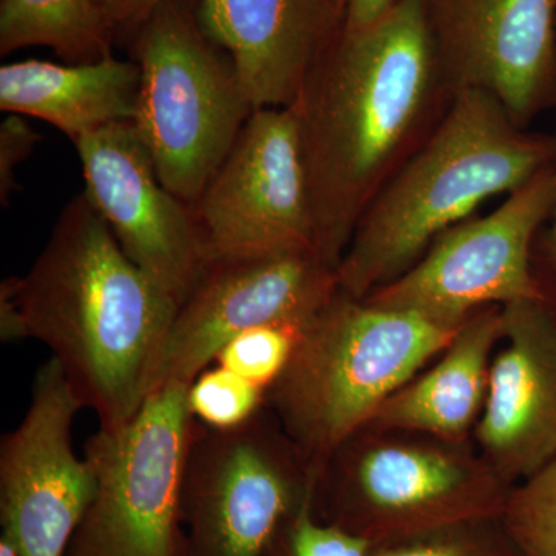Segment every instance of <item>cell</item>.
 Wrapping results in <instances>:
<instances>
[{
  "mask_svg": "<svg viewBox=\"0 0 556 556\" xmlns=\"http://www.w3.org/2000/svg\"><path fill=\"white\" fill-rule=\"evenodd\" d=\"M533 270L543 289L544 298L556 309V189L551 217L538 233L535 247H533Z\"/></svg>",
  "mask_w": 556,
  "mask_h": 556,
  "instance_id": "26",
  "label": "cell"
},
{
  "mask_svg": "<svg viewBox=\"0 0 556 556\" xmlns=\"http://www.w3.org/2000/svg\"><path fill=\"white\" fill-rule=\"evenodd\" d=\"M141 83L135 61L110 56L89 64L28 60L0 68V109L46 121L73 142L134 121Z\"/></svg>",
  "mask_w": 556,
  "mask_h": 556,
  "instance_id": "18",
  "label": "cell"
},
{
  "mask_svg": "<svg viewBox=\"0 0 556 556\" xmlns=\"http://www.w3.org/2000/svg\"><path fill=\"white\" fill-rule=\"evenodd\" d=\"M0 556H20L13 544L10 543L9 538L0 535Z\"/></svg>",
  "mask_w": 556,
  "mask_h": 556,
  "instance_id": "29",
  "label": "cell"
},
{
  "mask_svg": "<svg viewBox=\"0 0 556 556\" xmlns=\"http://www.w3.org/2000/svg\"><path fill=\"white\" fill-rule=\"evenodd\" d=\"M80 409L50 357L33 378L20 426L0 442V525L20 556H64L93 497V471L73 447Z\"/></svg>",
  "mask_w": 556,
  "mask_h": 556,
  "instance_id": "12",
  "label": "cell"
},
{
  "mask_svg": "<svg viewBox=\"0 0 556 556\" xmlns=\"http://www.w3.org/2000/svg\"><path fill=\"white\" fill-rule=\"evenodd\" d=\"M379 442L361 431L329 457L316 481L334 521L372 541L376 530L427 535L500 511L510 485L484 459L459 450ZM375 544V543H372Z\"/></svg>",
  "mask_w": 556,
  "mask_h": 556,
  "instance_id": "8",
  "label": "cell"
},
{
  "mask_svg": "<svg viewBox=\"0 0 556 556\" xmlns=\"http://www.w3.org/2000/svg\"><path fill=\"white\" fill-rule=\"evenodd\" d=\"M188 405L197 422L218 430L243 426L266 405V390L223 367L206 368L189 386Z\"/></svg>",
  "mask_w": 556,
  "mask_h": 556,
  "instance_id": "21",
  "label": "cell"
},
{
  "mask_svg": "<svg viewBox=\"0 0 556 556\" xmlns=\"http://www.w3.org/2000/svg\"><path fill=\"white\" fill-rule=\"evenodd\" d=\"M396 2L397 0H332L342 21V28L346 30L367 27Z\"/></svg>",
  "mask_w": 556,
  "mask_h": 556,
  "instance_id": "27",
  "label": "cell"
},
{
  "mask_svg": "<svg viewBox=\"0 0 556 556\" xmlns=\"http://www.w3.org/2000/svg\"><path fill=\"white\" fill-rule=\"evenodd\" d=\"M338 291V268L316 249L208 260L172 321L152 393L189 387L230 339L248 329L306 327Z\"/></svg>",
  "mask_w": 556,
  "mask_h": 556,
  "instance_id": "10",
  "label": "cell"
},
{
  "mask_svg": "<svg viewBox=\"0 0 556 556\" xmlns=\"http://www.w3.org/2000/svg\"><path fill=\"white\" fill-rule=\"evenodd\" d=\"M195 212L208 258L317 251L299 121L292 105L252 112Z\"/></svg>",
  "mask_w": 556,
  "mask_h": 556,
  "instance_id": "11",
  "label": "cell"
},
{
  "mask_svg": "<svg viewBox=\"0 0 556 556\" xmlns=\"http://www.w3.org/2000/svg\"><path fill=\"white\" fill-rule=\"evenodd\" d=\"M115 25L97 0H0V54L47 47L70 64L112 54Z\"/></svg>",
  "mask_w": 556,
  "mask_h": 556,
  "instance_id": "19",
  "label": "cell"
},
{
  "mask_svg": "<svg viewBox=\"0 0 556 556\" xmlns=\"http://www.w3.org/2000/svg\"><path fill=\"white\" fill-rule=\"evenodd\" d=\"M303 328L263 325L248 329L222 348L215 364L268 391L287 368Z\"/></svg>",
  "mask_w": 556,
  "mask_h": 556,
  "instance_id": "22",
  "label": "cell"
},
{
  "mask_svg": "<svg viewBox=\"0 0 556 556\" xmlns=\"http://www.w3.org/2000/svg\"><path fill=\"white\" fill-rule=\"evenodd\" d=\"M555 159V137L519 127L484 91H459L358 219L338 266L340 291L365 299L396 280L484 201L515 192Z\"/></svg>",
  "mask_w": 556,
  "mask_h": 556,
  "instance_id": "3",
  "label": "cell"
},
{
  "mask_svg": "<svg viewBox=\"0 0 556 556\" xmlns=\"http://www.w3.org/2000/svg\"><path fill=\"white\" fill-rule=\"evenodd\" d=\"M457 93L495 98L519 127L556 109V0H427Z\"/></svg>",
  "mask_w": 556,
  "mask_h": 556,
  "instance_id": "14",
  "label": "cell"
},
{
  "mask_svg": "<svg viewBox=\"0 0 556 556\" xmlns=\"http://www.w3.org/2000/svg\"><path fill=\"white\" fill-rule=\"evenodd\" d=\"M188 386L153 391L127 422L86 444L94 493L64 556H188L182 478L193 417Z\"/></svg>",
  "mask_w": 556,
  "mask_h": 556,
  "instance_id": "6",
  "label": "cell"
},
{
  "mask_svg": "<svg viewBox=\"0 0 556 556\" xmlns=\"http://www.w3.org/2000/svg\"><path fill=\"white\" fill-rule=\"evenodd\" d=\"M97 2L115 28H138L163 0H97Z\"/></svg>",
  "mask_w": 556,
  "mask_h": 556,
  "instance_id": "28",
  "label": "cell"
},
{
  "mask_svg": "<svg viewBox=\"0 0 556 556\" xmlns=\"http://www.w3.org/2000/svg\"><path fill=\"white\" fill-rule=\"evenodd\" d=\"M427 0H397L367 27L340 28L292 108L317 251L338 268L358 219L426 144L455 101Z\"/></svg>",
  "mask_w": 556,
  "mask_h": 556,
  "instance_id": "1",
  "label": "cell"
},
{
  "mask_svg": "<svg viewBox=\"0 0 556 556\" xmlns=\"http://www.w3.org/2000/svg\"><path fill=\"white\" fill-rule=\"evenodd\" d=\"M39 139L21 115H10L0 126V200L3 206L9 204L11 192L16 188V167L30 156Z\"/></svg>",
  "mask_w": 556,
  "mask_h": 556,
  "instance_id": "25",
  "label": "cell"
},
{
  "mask_svg": "<svg viewBox=\"0 0 556 556\" xmlns=\"http://www.w3.org/2000/svg\"><path fill=\"white\" fill-rule=\"evenodd\" d=\"M555 164L485 217L468 218L438 237L424 257L365 300L460 328L489 306L543 300L533 247L555 203Z\"/></svg>",
  "mask_w": 556,
  "mask_h": 556,
  "instance_id": "9",
  "label": "cell"
},
{
  "mask_svg": "<svg viewBox=\"0 0 556 556\" xmlns=\"http://www.w3.org/2000/svg\"><path fill=\"white\" fill-rule=\"evenodd\" d=\"M201 30L228 54L252 109L289 108L342 28L332 0H197Z\"/></svg>",
  "mask_w": 556,
  "mask_h": 556,
  "instance_id": "16",
  "label": "cell"
},
{
  "mask_svg": "<svg viewBox=\"0 0 556 556\" xmlns=\"http://www.w3.org/2000/svg\"><path fill=\"white\" fill-rule=\"evenodd\" d=\"M75 146L87 200L127 257L181 305L211 260L195 207L161 182L134 121L93 131Z\"/></svg>",
  "mask_w": 556,
  "mask_h": 556,
  "instance_id": "13",
  "label": "cell"
},
{
  "mask_svg": "<svg viewBox=\"0 0 556 556\" xmlns=\"http://www.w3.org/2000/svg\"><path fill=\"white\" fill-rule=\"evenodd\" d=\"M371 556H510L484 538L452 529L439 530L394 546L372 548Z\"/></svg>",
  "mask_w": 556,
  "mask_h": 556,
  "instance_id": "24",
  "label": "cell"
},
{
  "mask_svg": "<svg viewBox=\"0 0 556 556\" xmlns=\"http://www.w3.org/2000/svg\"><path fill=\"white\" fill-rule=\"evenodd\" d=\"M503 338V306L478 311L437 364L388 399L364 430L426 433L447 444L463 441L484 409L490 356Z\"/></svg>",
  "mask_w": 556,
  "mask_h": 556,
  "instance_id": "17",
  "label": "cell"
},
{
  "mask_svg": "<svg viewBox=\"0 0 556 556\" xmlns=\"http://www.w3.org/2000/svg\"><path fill=\"white\" fill-rule=\"evenodd\" d=\"M459 329L336 292L266 391V405L316 481L329 457L441 356Z\"/></svg>",
  "mask_w": 556,
  "mask_h": 556,
  "instance_id": "4",
  "label": "cell"
},
{
  "mask_svg": "<svg viewBox=\"0 0 556 556\" xmlns=\"http://www.w3.org/2000/svg\"><path fill=\"white\" fill-rule=\"evenodd\" d=\"M5 283L25 339L49 348L100 426L135 416L178 303L127 257L86 193L62 211L31 269Z\"/></svg>",
  "mask_w": 556,
  "mask_h": 556,
  "instance_id": "2",
  "label": "cell"
},
{
  "mask_svg": "<svg viewBox=\"0 0 556 556\" xmlns=\"http://www.w3.org/2000/svg\"><path fill=\"white\" fill-rule=\"evenodd\" d=\"M316 479L268 407L236 428L193 419L182 522L188 556H262L314 495Z\"/></svg>",
  "mask_w": 556,
  "mask_h": 556,
  "instance_id": "7",
  "label": "cell"
},
{
  "mask_svg": "<svg viewBox=\"0 0 556 556\" xmlns=\"http://www.w3.org/2000/svg\"><path fill=\"white\" fill-rule=\"evenodd\" d=\"M270 546L281 556H371L375 548L368 538L317 521L314 495L289 518Z\"/></svg>",
  "mask_w": 556,
  "mask_h": 556,
  "instance_id": "23",
  "label": "cell"
},
{
  "mask_svg": "<svg viewBox=\"0 0 556 556\" xmlns=\"http://www.w3.org/2000/svg\"><path fill=\"white\" fill-rule=\"evenodd\" d=\"M503 518L519 555L556 556V457L508 490Z\"/></svg>",
  "mask_w": 556,
  "mask_h": 556,
  "instance_id": "20",
  "label": "cell"
},
{
  "mask_svg": "<svg viewBox=\"0 0 556 556\" xmlns=\"http://www.w3.org/2000/svg\"><path fill=\"white\" fill-rule=\"evenodd\" d=\"M503 314L504 348L490 367L477 439L511 485L556 457V309L546 299L522 300Z\"/></svg>",
  "mask_w": 556,
  "mask_h": 556,
  "instance_id": "15",
  "label": "cell"
},
{
  "mask_svg": "<svg viewBox=\"0 0 556 556\" xmlns=\"http://www.w3.org/2000/svg\"><path fill=\"white\" fill-rule=\"evenodd\" d=\"M134 53L135 127L161 182L195 207L254 109L229 56L179 0H163L139 25Z\"/></svg>",
  "mask_w": 556,
  "mask_h": 556,
  "instance_id": "5",
  "label": "cell"
}]
</instances>
